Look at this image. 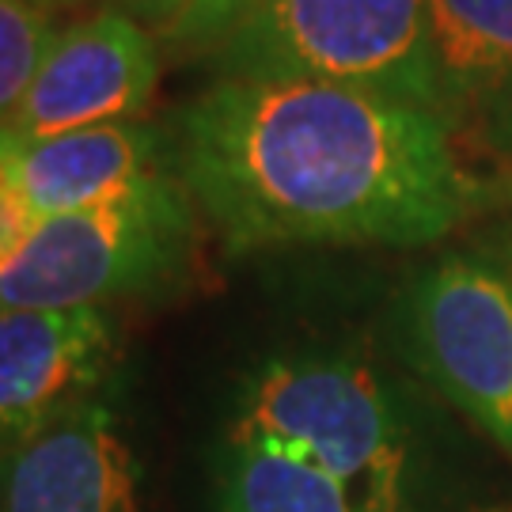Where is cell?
Instances as JSON below:
<instances>
[{"instance_id": "obj_1", "label": "cell", "mask_w": 512, "mask_h": 512, "mask_svg": "<svg viewBox=\"0 0 512 512\" xmlns=\"http://www.w3.org/2000/svg\"><path fill=\"white\" fill-rule=\"evenodd\" d=\"M171 160L236 255L418 247L456 232L490 198L437 110L327 80L220 76L183 107Z\"/></svg>"}, {"instance_id": "obj_2", "label": "cell", "mask_w": 512, "mask_h": 512, "mask_svg": "<svg viewBox=\"0 0 512 512\" xmlns=\"http://www.w3.org/2000/svg\"><path fill=\"white\" fill-rule=\"evenodd\" d=\"M228 444H262L346 482L368 512H399L406 437L380 380L357 361H270L243 387Z\"/></svg>"}, {"instance_id": "obj_3", "label": "cell", "mask_w": 512, "mask_h": 512, "mask_svg": "<svg viewBox=\"0 0 512 512\" xmlns=\"http://www.w3.org/2000/svg\"><path fill=\"white\" fill-rule=\"evenodd\" d=\"M194 239V202L175 175L110 205L42 217L0 258V311L107 308L152 293L183 270Z\"/></svg>"}, {"instance_id": "obj_4", "label": "cell", "mask_w": 512, "mask_h": 512, "mask_svg": "<svg viewBox=\"0 0 512 512\" xmlns=\"http://www.w3.org/2000/svg\"><path fill=\"white\" fill-rule=\"evenodd\" d=\"M217 61L224 76L327 80L437 110L429 0H258Z\"/></svg>"}, {"instance_id": "obj_5", "label": "cell", "mask_w": 512, "mask_h": 512, "mask_svg": "<svg viewBox=\"0 0 512 512\" xmlns=\"http://www.w3.org/2000/svg\"><path fill=\"white\" fill-rule=\"evenodd\" d=\"M406 323L421 372L512 456V277L490 258H440Z\"/></svg>"}, {"instance_id": "obj_6", "label": "cell", "mask_w": 512, "mask_h": 512, "mask_svg": "<svg viewBox=\"0 0 512 512\" xmlns=\"http://www.w3.org/2000/svg\"><path fill=\"white\" fill-rule=\"evenodd\" d=\"M160 84V50L145 23L99 8L61 27L31 88L4 129L46 137L69 129L137 122Z\"/></svg>"}, {"instance_id": "obj_7", "label": "cell", "mask_w": 512, "mask_h": 512, "mask_svg": "<svg viewBox=\"0 0 512 512\" xmlns=\"http://www.w3.org/2000/svg\"><path fill=\"white\" fill-rule=\"evenodd\" d=\"M114 357L107 308L0 311V452L99 399Z\"/></svg>"}, {"instance_id": "obj_8", "label": "cell", "mask_w": 512, "mask_h": 512, "mask_svg": "<svg viewBox=\"0 0 512 512\" xmlns=\"http://www.w3.org/2000/svg\"><path fill=\"white\" fill-rule=\"evenodd\" d=\"M0 512H141V463L110 403L92 399L4 448Z\"/></svg>"}, {"instance_id": "obj_9", "label": "cell", "mask_w": 512, "mask_h": 512, "mask_svg": "<svg viewBox=\"0 0 512 512\" xmlns=\"http://www.w3.org/2000/svg\"><path fill=\"white\" fill-rule=\"evenodd\" d=\"M164 133L145 122L27 137L0 129V167L38 217L110 205L152 186L164 171Z\"/></svg>"}, {"instance_id": "obj_10", "label": "cell", "mask_w": 512, "mask_h": 512, "mask_svg": "<svg viewBox=\"0 0 512 512\" xmlns=\"http://www.w3.org/2000/svg\"><path fill=\"white\" fill-rule=\"evenodd\" d=\"M429 73L440 118L512 126V0H429Z\"/></svg>"}, {"instance_id": "obj_11", "label": "cell", "mask_w": 512, "mask_h": 512, "mask_svg": "<svg viewBox=\"0 0 512 512\" xmlns=\"http://www.w3.org/2000/svg\"><path fill=\"white\" fill-rule=\"evenodd\" d=\"M224 512H368L346 482L304 459L224 440Z\"/></svg>"}, {"instance_id": "obj_12", "label": "cell", "mask_w": 512, "mask_h": 512, "mask_svg": "<svg viewBox=\"0 0 512 512\" xmlns=\"http://www.w3.org/2000/svg\"><path fill=\"white\" fill-rule=\"evenodd\" d=\"M61 27L31 0H0V129L12 122Z\"/></svg>"}, {"instance_id": "obj_13", "label": "cell", "mask_w": 512, "mask_h": 512, "mask_svg": "<svg viewBox=\"0 0 512 512\" xmlns=\"http://www.w3.org/2000/svg\"><path fill=\"white\" fill-rule=\"evenodd\" d=\"M255 4L258 0H194L186 8V16L167 31V38L179 46H190V50H209V46L217 50Z\"/></svg>"}, {"instance_id": "obj_14", "label": "cell", "mask_w": 512, "mask_h": 512, "mask_svg": "<svg viewBox=\"0 0 512 512\" xmlns=\"http://www.w3.org/2000/svg\"><path fill=\"white\" fill-rule=\"evenodd\" d=\"M38 220L42 217L35 213V205L23 198V190L12 183V175L0 167V258L16 251Z\"/></svg>"}, {"instance_id": "obj_15", "label": "cell", "mask_w": 512, "mask_h": 512, "mask_svg": "<svg viewBox=\"0 0 512 512\" xmlns=\"http://www.w3.org/2000/svg\"><path fill=\"white\" fill-rule=\"evenodd\" d=\"M110 4L122 8V12L133 16L137 23H152V27L171 31V27L186 16V8H190L194 0H110Z\"/></svg>"}, {"instance_id": "obj_16", "label": "cell", "mask_w": 512, "mask_h": 512, "mask_svg": "<svg viewBox=\"0 0 512 512\" xmlns=\"http://www.w3.org/2000/svg\"><path fill=\"white\" fill-rule=\"evenodd\" d=\"M35 8L50 12V16H61V12H73V8H84L88 0H31Z\"/></svg>"}, {"instance_id": "obj_17", "label": "cell", "mask_w": 512, "mask_h": 512, "mask_svg": "<svg viewBox=\"0 0 512 512\" xmlns=\"http://www.w3.org/2000/svg\"><path fill=\"white\" fill-rule=\"evenodd\" d=\"M497 512H509V509H497Z\"/></svg>"}]
</instances>
